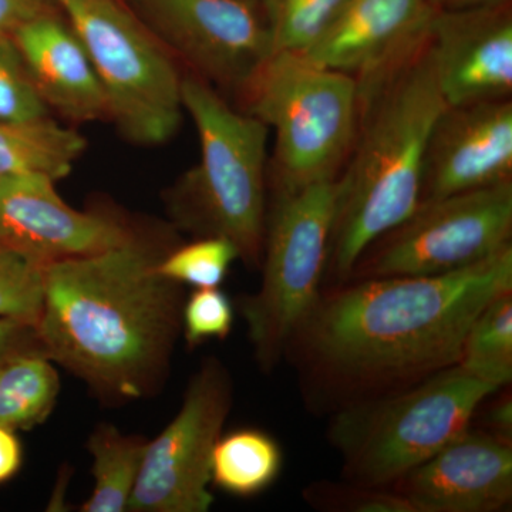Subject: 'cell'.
<instances>
[{"label": "cell", "mask_w": 512, "mask_h": 512, "mask_svg": "<svg viewBox=\"0 0 512 512\" xmlns=\"http://www.w3.org/2000/svg\"><path fill=\"white\" fill-rule=\"evenodd\" d=\"M349 0H258L272 52L305 53L338 18ZM272 53V55H274Z\"/></svg>", "instance_id": "603a6c76"}, {"label": "cell", "mask_w": 512, "mask_h": 512, "mask_svg": "<svg viewBox=\"0 0 512 512\" xmlns=\"http://www.w3.org/2000/svg\"><path fill=\"white\" fill-rule=\"evenodd\" d=\"M249 3H255V5H258V0H247ZM259 6V5H258Z\"/></svg>", "instance_id": "836d02e7"}, {"label": "cell", "mask_w": 512, "mask_h": 512, "mask_svg": "<svg viewBox=\"0 0 512 512\" xmlns=\"http://www.w3.org/2000/svg\"><path fill=\"white\" fill-rule=\"evenodd\" d=\"M171 56L215 89L245 93L272 56L261 9L247 0H128Z\"/></svg>", "instance_id": "8fae6325"}, {"label": "cell", "mask_w": 512, "mask_h": 512, "mask_svg": "<svg viewBox=\"0 0 512 512\" xmlns=\"http://www.w3.org/2000/svg\"><path fill=\"white\" fill-rule=\"evenodd\" d=\"M45 175L0 180V245L47 265L124 244L136 232L99 211L70 207Z\"/></svg>", "instance_id": "7c38bea8"}, {"label": "cell", "mask_w": 512, "mask_h": 512, "mask_svg": "<svg viewBox=\"0 0 512 512\" xmlns=\"http://www.w3.org/2000/svg\"><path fill=\"white\" fill-rule=\"evenodd\" d=\"M237 259L238 249L228 239L202 237L165 252L158 262V271L180 285L218 288Z\"/></svg>", "instance_id": "cb8c5ba5"}, {"label": "cell", "mask_w": 512, "mask_h": 512, "mask_svg": "<svg viewBox=\"0 0 512 512\" xmlns=\"http://www.w3.org/2000/svg\"><path fill=\"white\" fill-rule=\"evenodd\" d=\"M181 97L200 140V161L171 190V217L197 238L228 239L239 259L259 268L268 217L269 128L232 109L194 74L183 77Z\"/></svg>", "instance_id": "277c9868"}, {"label": "cell", "mask_w": 512, "mask_h": 512, "mask_svg": "<svg viewBox=\"0 0 512 512\" xmlns=\"http://www.w3.org/2000/svg\"><path fill=\"white\" fill-rule=\"evenodd\" d=\"M429 2L434 10H460L505 5V3H511V0H429Z\"/></svg>", "instance_id": "d6a6232c"}, {"label": "cell", "mask_w": 512, "mask_h": 512, "mask_svg": "<svg viewBox=\"0 0 512 512\" xmlns=\"http://www.w3.org/2000/svg\"><path fill=\"white\" fill-rule=\"evenodd\" d=\"M147 444L144 437L126 436L111 424L97 426L89 440L94 488L80 510L127 511Z\"/></svg>", "instance_id": "44dd1931"}, {"label": "cell", "mask_w": 512, "mask_h": 512, "mask_svg": "<svg viewBox=\"0 0 512 512\" xmlns=\"http://www.w3.org/2000/svg\"><path fill=\"white\" fill-rule=\"evenodd\" d=\"M427 47L447 106L511 100V3L434 10Z\"/></svg>", "instance_id": "5bb4252c"}, {"label": "cell", "mask_w": 512, "mask_h": 512, "mask_svg": "<svg viewBox=\"0 0 512 512\" xmlns=\"http://www.w3.org/2000/svg\"><path fill=\"white\" fill-rule=\"evenodd\" d=\"M284 464L274 437L258 429H239L224 434L211 456V483L235 497L264 493L279 477Z\"/></svg>", "instance_id": "ffe728a7"}, {"label": "cell", "mask_w": 512, "mask_h": 512, "mask_svg": "<svg viewBox=\"0 0 512 512\" xmlns=\"http://www.w3.org/2000/svg\"><path fill=\"white\" fill-rule=\"evenodd\" d=\"M60 377L39 342L0 359V426L29 430L55 409Z\"/></svg>", "instance_id": "d6986e66"}, {"label": "cell", "mask_w": 512, "mask_h": 512, "mask_svg": "<svg viewBox=\"0 0 512 512\" xmlns=\"http://www.w3.org/2000/svg\"><path fill=\"white\" fill-rule=\"evenodd\" d=\"M231 407V376L210 357L188 383L180 412L148 441L127 511H210L212 450Z\"/></svg>", "instance_id": "30bf717a"}, {"label": "cell", "mask_w": 512, "mask_h": 512, "mask_svg": "<svg viewBox=\"0 0 512 512\" xmlns=\"http://www.w3.org/2000/svg\"><path fill=\"white\" fill-rule=\"evenodd\" d=\"M43 268L0 245V318L36 326L43 306Z\"/></svg>", "instance_id": "d4e9b609"}, {"label": "cell", "mask_w": 512, "mask_h": 512, "mask_svg": "<svg viewBox=\"0 0 512 512\" xmlns=\"http://www.w3.org/2000/svg\"><path fill=\"white\" fill-rule=\"evenodd\" d=\"M37 93L67 119L107 117V103L92 60L72 26L46 13L12 35Z\"/></svg>", "instance_id": "e0dca14e"}, {"label": "cell", "mask_w": 512, "mask_h": 512, "mask_svg": "<svg viewBox=\"0 0 512 512\" xmlns=\"http://www.w3.org/2000/svg\"><path fill=\"white\" fill-rule=\"evenodd\" d=\"M164 254L136 232L43 268L37 340L104 399H141L163 382L184 305L183 285L158 271Z\"/></svg>", "instance_id": "7a4b0ae2"}, {"label": "cell", "mask_w": 512, "mask_h": 512, "mask_svg": "<svg viewBox=\"0 0 512 512\" xmlns=\"http://www.w3.org/2000/svg\"><path fill=\"white\" fill-rule=\"evenodd\" d=\"M446 107L427 40L360 101L353 157L336 180L325 278L333 286L348 281L363 252L419 207L427 143Z\"/></svg>", "instance_id": "3957f363"}, {"label": "cell", "mask_w": 512, "mask_h": 512, "mask_svg": "<svg viewBox=\"0 0 512 512\" xmlns=\"http://www.w3.org/2000/svg\"><path fill=\"white\" fill-rule=\"evenodd\" d=\"M53 0H0V36H12L30 20L53 12Z\"/></svg>", "instance_id": "f1b7e54d"}, {"label": "cell", "mask_w": 512, "mask_h": 512, "mask_svg": "<svg viewBox=\"0 0 512 512\" xmlns=\"http://www.w3.org/2000/svg\"><path fill=\"white\" fill-rule=\"evenodd\" d=\"M511 234L512 181L420 202L363 252L348 281L448 274L500 251Z\"/></svg>", "instance_id": "9c48e42d"}, {"label": "cell", "mask_w": 512, "mask_h": 512, "mask_svg": "<svg viewBox=\"0 0 512 512\" xmlns=\"http://www.w3.org/2000/svg\"><path fill=\"white\" fill-rule=\"evenodd\" d=\"M458 366L470 375L507 386L512 379V291L501 293L468 329Z\"/></svg>", "instance_id": "7402d4cb"}, {"label": "cell", "mask_w": 512, "mask_h": 512, "mask_svg": "<svg viewBox=\"0 0 512 512\" xmlns=\"http://www.w3.org/2000/svg\"><path fill=\"white\" fill-rule=\"evenodd\" d=\"M245 96L248 113L274 130V192L336 180L355 146L359 87L349 74L302 53H274Z\"/></svg>", "instance_id": "8992f818"}, {"label": "cell", "mask_w": 512, "mask_h": 512, "mask_svg": "<svg viewBox=\"0 0 512 512\" xmlns=\"http://www.w3.org/2000/svg\"><path fill=\"white\" fill-rule=\"evenodd\" d=\"M39 342L35 326L19 320L0 318V359L9 355L13 350Z\"/></svg>", "instance_id": "f546056e"}, {"label": "cell", "mask_w": 512, "mask_h": 512, "mask_svg": "<svg viewBox=\"0 0 512 512\" xmlns=\"http://www.w3.org/2000/svg\"><path fill=\"white\" fill-rule=\"evenodd\" d=\"M303 500L326 512H414L406 498L393 488L319 481L303 490Z\"/></svg>", "instance_id": "484cf974"}, {"label": "cell", "mask_w": 512, "mask_h": 512, "mask_svg": "<svg viewBox=\"0 0 512 512\" xmlns=\"http://www.w3.org/2000/svg\"><path fill=\"white\" fill-rule=\"evenodd\" d=\"M47 116V106L30 79L12 36H0V121Z\"/></svg>", "instance_id": "4316f807"}, {"label": "cell", "mask_w": 512, "mask_h": 512, "mask_svg": "<svg viewBox=\"0 0 512 512\" xmlns=\"http://www.w3.org/2000/svg\"><path fill=\"white\" fill-rule=\"evenodd\" d=\"M53 2L82 40L120 133L138 146L170 140L184 111L173 56L120 0Z\"/></svg>", "instance_id": "ba28073f"}, {"label": "cell", "mask_w": 512, "mask_h": 512, "mask_svg": "<svg viewBox=\"0 0 512 512\" xmlns=\"http://www.w3.org/2000/svg\"><path fill=\"white\" fill-rule=\"evenodd\" d=\"M414 512H497L512 500L510 441L468 429L392 485Z\"/></svg>", "instance_id": "2e32d148"}, {"label": "cell", "mask_w": 512, "mask_h": 512, "mask_svg": "<svg viewBox=\"0 0 512 512\" xmlns=\"http://www.w3.org/2000/svg\"><path fill=\"white\" fill-rule=\"evenodd\" d=\"M494 384L461 366L336 410L328 437L348 481L390 488L467 431Z\"/></svg>", "instance_id": "5b68a950"}, {"label": "cell", "mask_w": 512, "mask_h": 512, "mask_svg": "<svg viewBox=\"0 0 512 512\" xmlns=\"http://www.w3.org/2000/svg\"><path fill=\"white\" fill-rule=\"evenodd\" d=\"M433 15L429 0H349L302 55L352 76L362 101L426 42Z\"/></svg>", "instance_id": "4fadbf2b"}, {"label": "cell", "mask_w": 512, "mask_h": 512, "mask_svg": "<svg viewBox=\"0 0 512 512\" xmlns=\"http://www.w3.org/2000/svg\"><path fill=\"white\" fill-rule=\"evenodd\" d=\"M512 181V101L447 106L427 143L420 202Z\"/></svg>", "instance_id": "9a60e30c"}, {"label": "cell", "mask_w": 512, "mask_h": 512, "mask_svg": "<svg viewBox=\"0 0 512 512\" xmlns=\"http://www.w3.org/2000/svg\"><path fill=\"white\" fill-rule=\"evenodd\" d=\"M86 138L49 116L0 121V180L15 175H45L53 181L72 173L86 151Z\"/></svg>", "instance_id": "ac0fdd59"}, {"label": "cell", "mask_w": 512, "mask_h": 512, "mask_svg": "<svg viewBox=\"0 0 512 512\" xmlns=\"http://www.w3.org/2000/svg\"><path fill=\"white\" fill-rule=\"evenodd\" d=\"M487 433L500 437L505 441H510L512 437V400L511 394H503V396L495 399L487 412Z\"/></svg>", "instance_id": "1f68e13d"}, {"label": "cell", "mask_w": 512, "mask_h": 512, "mask_svg": "<svg viewBox=\"0 0 512 512\" xmlns=\"http://www.w3.org/2000/svg\"><path fill=\"white\" fill-rule=\"evenodd\" d=\"M22 463V444L15 430L0 426V484L16 476Z\"/></svg>", "instance_id": "4dcf8cb0"}, {"label": "cell", "mask_w": 512, "mask_h": 512, "mask_svg": "<svg viewBox=\"0 0 512 512\" xmlns=\"http://www.w3.org/2000/svg\"><path fill=\"white\" fill-rule=\"evenodd\" d=\"M336 180L274 192L259 266L262 284L239 302L255 360L265 372L284 359L322 295L338 198Z\"/></svg>", "instance_id": "52a82bcc"}, {"label": "cell", "mask_w": 512, "mask_h": 512, "mask_svg": "<svg viewBox=\"0 0 512 512\" xmlns=\"http://www.w3.org/2000/svg\"><path fill=\"white\" fill-rule=\"evenodd\" d=\"M234 306L227 293L218 288H195L181 313V326L190 348L208 340L227 338L234 326Z\"/></svg>", "instance_id": "83f0119b"}, {"label": "cell", "mask_w": 512, "mask_h": 512, "mask_svg": "<svg viewBox=\"0 0 512 512\" xmlns=\"http://www.w3.org/2000/svg\"><path fill=\"white\" fill-rule=\"evenodd\" d=\"M512 291V245L458 271L323 289L286 356L315 404L335 410L458 365L478 313Z\"/></svg>", "instance_id": "6da1fadb"}]
</instances>
